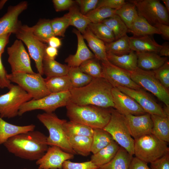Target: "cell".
Listing matches in <instances>:
<instances>
[{
	"label": "cell",
	"mask_w": 169,
	"mask_h": 169,
	"mask_svg": "<svg viewBox=\"0 0 169 169\" xmlns=\"http://www.w3.org/2000/svg\"><path fill=\"white\" fill-rule=\"evenodd\" d=\"M28 6L27 2L24 1L8 7L7 13L0 18V36L8 33L15 34L22 26L18 16Z\"/></svg>",
	"instance_id": "2e32d148"
},
{
	"label": "cell",
	"mask_w": 169,
	"mask_h": 169,
	"mask_svg": "<svg viewBox=\"0 0 169 169\" xmlns=\"http://www.w3.org/2000/svg\"><path fill=\"white\" fill-rule=\"evenodd\" d=\"M44 79L46 87L50 93L70 91L73 88L68 75L46 78Z\"/></svg>",
	"instance_id": "1f68e13d"
},
{
	"label": "cell",
	"mask_w": 169,
	"mask_h": 169,
	"mask_svg": "<svg viewBox=\"0 0 169 169\" xmlns=\"http://www.w3.org/2000/svg\"><path fill=\"white\" fill-rule=\"evenodd\" d=\"M126 3L124 0H99L96 8L104 7L117 10L121 8Z\"/></svg>",
	"instance_id": "681fc988"
},
{
	"label": "cell",
	"mask_w": 169,
	"mask_h": 169,
	"mask_svg": "<svg viewBox=\"0 0 169 169\" xmlns=\"http://www.w3.org/2000/svg\"><path fill=\"white\" fill-rule=\"evenodd\" d=\"M113 88L104 78H93L87 85L70 90V102L79 105H91L114 108L112 94Z\"/></svg>",
	"instance_id": "6da1fadb"
},
{
	"label": "cell",
	"mask_w": 169,
	"mask_h": 169,
	"mask_svg": "<svg viewBox=\"0 0 169 169\" xmlns=\"http://www.w3.org/2000/svg\"><path fill=\"white\" fill-rule=\"evenodd\" d=\"M167 143L152 134L143 136L134 139V155L146 163H150L169 151Z\"/></svg>",
	"instance_id": "5b68a950"
},
{
	"label": "cell",
	"mask_w": 169,
	"mask_h": 169,
	"mask_svg": "<svg viewBox=\"0 0 169 169\" xmlns=\"http://www.w3.org/2000/svg\"><path fill=\"white\" fill-rule=\"evenodd\" d=\"M68 137L71 146L76 154L85 156L90 154L92 137L78 136Z\"/></svg>",
	"instance_id": "4dcf8cb0"
},
{
	"label": "cell",
	"mask_w": 169,
	"mask_h": 169,
	"mask_svg": "<svg viewBox=\"0 0 169 169\" xmlns=\"http://www.w3.org/2000/svg\"><path fill=\"white\" fill-rule=\"evenodd\" d=\"M133 156L120 147L114 157L98 169H129Z\"/></svg>",
	"instance_id": "f546056e"
},
{
	"label": "cell",
	"mask_w": 169,
	"mask_h": 169,
	"mask_svg": "<svg viewBox=\"0 0 169 169\" xmlns=\"http://www.w3.org/2000/svg\"><path fill=\"white\" fill-rule=\"evenodd\" d=\"M23 169H27V168H24Z\"/></svg>",
	"instance_id": "94428289"
},
{
	"label": "cell",
	"mask_w": 169,
	"mask_h": 169,
	"mask_svg": "<svg viewBox=\"0 0 169 169\" xmlns=\"http://www.w3.org/2000/svg\"><path fill=\"white\" fill-rule=\"evenodd\" d=\"M107 58L111 63L124 70L132 71L137 67V56L135 52L131 50L129 53L117 55L107 53Z\"/></svg>",
	"instance_id": "d4e9b609"
},
{
	"label": "cell",
	"mask_w": 169,
	"mask_h": 169,
	"mask_svg": "<svg viewBox=\"0 0 169 169\" xmlns=\"http://www.w3.org/2000/svg\"><path fill=\"white\" fill-rule=\"evenodd\" d=\"M69 91L58 93H51L38 100L32 99L20 107L18 115L37 110H44L45 113H53L59 108L66 106L70 101Z\"/></svg>",
	"instance_id": "ba28073f"
},
{
	"label": "cell",
	"mask_w": 169,
	"mask_h": 169,
	"mask_svg": "<svg viewBox=\"0 0 169 169\" xmlns=\"http://www.w3.org/2000/svg\"><path fill=\"white\" fill-rule=\"evenodd\" d=\"M7 50L8 55V62L12 73H35L31 67L30 56L21 41L16 40L11 46L7 48Z\"/></svg>",
	"instance_id": "4fadbf2b"
},
{
	"label": "cell",
	"mask_w": 169,
	"mask_h": 169,
	"mask_svg": "<svg viewBox=\"0 0 169 169\" xmlns=\"http://www.w3.org/2000/svg\"><path fill=\"white\" fill-rule=\"evenodd\" d=\"M112 94L114 108L121 114L139 115L146 113L135 100L117 88H113Z\"/></svg>",
	"instance_id": "ac0fdd59"
},
{
	"label": "cell",
	"mask_w": 169,
	"mask_h": 169,
	"mask_svg": "<svg viewBox=\"0 0 169 169\" xmlns=\"http://www.w3.org/2000/svg\"><path fill=\"white\" fill-rule=\"evenodd\" d=\"M33 34L41 42L47 43L49 39L54 36L52 27L51 20L41 19L37 23L31 27Z\"/></svg>",
	"instance_id": "d6a6232c"
},
{
	"label": "cell",
	"mask_w": 169,
	"mask_h": 169,
	"mask_svg": "<svg viewBox=\"0 0 169 169\" xmlns=\"http://www.w3.org/2000/svg\"><path fill=\"white\" fill-rule=\"evenodd\" d=\"M11 33H8L0 36V55L4 52L5 47L9 42Z\"/></svg>",
	"instance_id": "11a10c76"
},
{
	"label": "cell",
	"mask_w": 169,
	"mask_h": 169,
	"mask_svg": "<svg viewBox=\"0 0 169 169\" xmlns=\"http://www.w3.org/2000/svg\"><path fill=\"white\" fill-rule=\"evenodd\" d=\"M114 140L91 157L90 161L99 168L107 163L115 156L120 147Z\"/></svg>",
	"instance_id": "484cf974"
},
{
	"label": "cell",
	"mask_w": 169,
	"mask_h": 169,
	"mask_svg": "<svg viewBox=\"0 0 169 169\" xmlns=\"http://www.w3.org/2000/svg\"><path fill=\"white\" fill-rule=\"evenodd\" d=\"M51 23L54 36L64 37L66 30L69 26L68 13L61 17L51 20Z\"/></svg>",
	"instance_id": "ee69618b"
},
{
	"label": "cell",
	"mask_w": 169,
	"mask_h": 169,
	"mask_svg": "<svg viewBox=\"0 0 169 169\" xmlns=\"http://www.w3.org/2000/svg\"><path fill=\"white\" fill-rule=\"evenodd\" d=\"M58 52L57 49L49 46L46 48L45 55L50 59H55L58 54Z\"/></svg>",
	"instance_id": "9f6ffc18"
},
{
	"label": "cell",
	"mask_w": 169,
	"mask_h": 169,
	"mask_svg": "<svg viewBox=\"0 0 169 169\" xmlns=\"http://www.w3.org/2000/svg\"><path fill=\"white\" fill-rule=\"evenodd\" d=\"M137 56V67L146 71H153L162 65L168 60L153 52H136Z\"/></svg>",
	"instance_id": "7402d4cb"
},
{
	"label": "cell",
	"mask_w": 169,
	"mask_h": 169,
	"mask_svg": "<svg viewBox=\"0 0 169 169\" xmlns=\"http://www.w3.org/2000/svg\"><path fill=\"white\" fill-rule=\"evenodd\" d=\"M74 155L55 146L49 147L46 152L36 161L38 169H61L64 162L73 159Z\"/></svg>",
	"instance_id": "e0dca14e"
},
{
	"label": "cell",
	"mask_w": 169,
	"mask_h": 169,
	"mask_svg": "<svg viewBox=\"0 0 169 169\" xmlns=\"http://www.w3.org/2000/svg\"><path fill=\"white\" fill-rule=\"evenodd\" d=\"M99 60L95 58L88 59L79 67L84 73L93 78L104 77L102 69Z\"/></svg>",
	"instance_id": "b9f144b4"
},
{
	"label": "cell",
	"mask_w": 169,
	"mask_h": 169,
	"mask_svg": "<svg viewBox=\"0 0 169 169\" xmlns=\"http://www.w3.org/2000/svg\"><path fill=\"white\" fill-rule=\"evenodd\" d=\"M90 161L82 162H75L70 160L64 162L61 169H98Z\"/></svg>",
	"instance_id": "bcb514c9"
},
{
	"label": "cell",
	"mask_w": 169,
	"mask_h": 169,
	"mask_svg": "<svg viewBox=\"0 0 169 169\" xmlns=\"http://www.w3.org/2000/svg\"><path fill=\"white\" fill-rule=\"evenodd\" d=\"M130 48L135 52H153L158 54L162 46L150 35L129 37Z\"/></svg>",
	"instance_id": "44dd1931"
},
{
	"label": "cell",
	"mask_w": 169,
	"mask_h": 169,
	"mask_svg": "<svg viewBox=\"0 0 169 169\" xmlns=\"http://www.w3.org/2000/svg\"><path fill=\"white\" fill-rule=\"evenodd\" d=\"M99 1V0H76L75 2L79 6L81 13L86 15L96 8Z\"/></svg>",
	"instance_id": "7dc6e473"
},
{
	"label": "cell",
	"mask_w": 169,
	"mask_h": 169,
	"mask_svg": "<svg viewBox=\"0 0 169 169\" xmlns=\"http://www.w3.org/2000/svg\"><path fill=\"white\" fill-rule=\"evenodd\" d=\"M136 7L138 14L151 25H169V13L159 0H133L129 1Z\"/></svg>",
	"instance_id": "8fae6325"
},
{
	"label": "cell",
	"mask_w": 169,
	"mask_h": 169,
	"mask_svg": "<svg viewBox=\"0 0 169 169\" xmlns=\"http://www.w3.org/2000/svg\"><path fill=\"white\" fill-rule=\"evenodd\" d=\"M128 32L132 33L133 36L134 37L151 36L154 34L161 35L157 28L150 24L144 18L139 15L128 29Z\"/></svg>",
	"instance_id": "f1b7e54d"
},
{
	"label": "cell",
	"mask_w": 169,
	"mask_h": 169,
	"mask_svg": "<svg viewBox=\"0 0 169 169\" xmlns=\"http://www.w3.org/2000/svg\"><path fill=\"white\" fill-rule=\"evenodd\" d=\"M69 16V26L75 27L83 34L89 25L91 23L88 18L82 14L79 8L75 5H73L67 13Z\"/></svg>",
	"instance_id": "836d02e7"
},
{
	"label": "cell",
	"mask_w": 169,
	"mask_h": 169,
	"mask_svg": "<svg viewBox=\"0 0 169 169\" xmlns=\"http://www.w3.org/2000/svg\"><path fill=\"white\" fill-rule=\"evenodd\" d=\"M157 28L165 39H169V26L162 23H157L154 25Z\"/></svg>",
	"instance_id": "db71d44e"
},
{
	"label": "cell",
	"mask_w": 169,
	"mask_h": 169,
	"mask_svg": "<svg viewBox=\"0 0 169 169\" xmlns=\"http://www.w3.org/2000/svg\"><path fill=\"white\" fill-rule=\"evenodd\" d=\"M129 72L134 82L142 88L151 93L163 103L166 107L169 108V90L161 84L153 71L145 70L137 67Z\"/></svg>",
	"instance_id": "30bf717a"
},
{
	"label": "cell",
	"mask_w": 169,
	"mask_h": 169,
	"mask_svg": "<svg viewBox=\"0 0 169 169\" xmlns=\"http://www.w3.org/2000/svg\"><path fill=\"white\" fill-rule=\"evenodd\" d=\"M150 164L151 169H169V151Z\"/></svg>",
	"instance_id": "c3c4849f"
},
{
	"label": "cell",
	"mask_w": 169,
	"mask_h": 169,
	"mask_svg": "<svg viewBox=\"0 0 169 169\" xmlns=\"http://www.w3.org/2000/svg\"><path fill=\"white\" fill-rule=\"evenodd\" d=\"M129 169H151L147 163L136 157L133 158Z\"/></svg>",
	"instance_id": "f5cc1de1"
},
{
	"label": "cell",
	"mask_w": 169,
	"mask_h": 169,
	"mask_svg": "<svg viewBox=\"0 0 169 169\" xmlns=\"http://www.w3.org/2000/svg\"><path fill=\"white\" fill-rule=\"evenodd\" d=\"M162 47L160 50L159 53L161 56H169V45L168 42H166L162 45Z\"/></svg>",
	"instance_id": "680465c9"
},
{
	"label": "cell",
	"mask_w": 169,
	"mask_h": 169,
	"mask_svg": "<svg viewBox=\"0 0 169 169\" xmlns=\"http://www.w3.org/2000/svg\"><path fill=\"white\" fill-rule=\"evenodd\" d=\"M115 13L123 21L128 29L138 16L136 6L131 3L126 2L121 8L116 10Z\"/></svg>",
	"instance_id": "ab89813d"
},
{
	"label": "cell",
	"mask_w": 169,
	"mask_h": 169,
	"mask_svg": "<svg viewBox=\"0 0 169 169\" xmlns=\"http://www.w3.org/2000/svg\"><path fill=\"white\" fill-rule=\"evenodd\" d=\"M106 25L112 31L116 40L127 34L128 29L126 25L117 15L115 14L107 18L102 22Z\"/></svg>",
	"instance_id": "74e56055"
},
{
	"label": "cell",
	"mask_w": 169,
	"mask_h": 169,
	"mask_svg": "<svg viewBox=\"0 0 169 169\" xmlns=\"http://www.w3.org/2000/svg\"><path fill=\"white\" fill-rule=\"evenodd\" d=\"M116 88L135 100L146 113L167 116L163 108L142 88L134 89L120 86Z\"/></svg>",
	"instance_id": "9a60e30c"
},
{
	"label": "cell",
	"mask_w": 169,
	"mask_h": 169,
	"mask_svg": "<svg viewBox=\"0 0 169 169\" xmlns=\"http://www.w3.org/2000/svg\"><path fill=\"white\" fill-rule=\"evenodd\" d=\"M15 34L18 39L26 45L38 73L43 75L42 62L47 44L37 38L33 34L31 27L26 25H22Z\"/></svg>",
	"instance_id": "7c38bea8"
},
{
	"label": "cell",
	"mask_w": 169,
	"mask_h": 169,
	"mask_svg": "<svg viewBox=\"0 0 169 169\" xmlns=\"http://www.w3.org/2000/svg\"><path fill=\"white\" fill-rule=\"evenodd\" d=\"M47 43L49 46L57 49L59 48L62 45L61 39L55 36L51 37L48 40Z\"/></svg>",
	"instance_id": "6f0895ef"
},
{
	"label": "cell",
	"mask_w": 169,
	"mask_h": 169,
	"mask_svg": "<svg viewBox=\"0 0 169 169\" xmlns=\"http://www.w3.org/2000/svg\"><path fill=\"white\" fill-rule=\"evenodd\" d=\"M9 91L0 95V117L11 118L18 115L21 106L32 96L18 85L12 84Z\"/></svg>",
	"instance_id": "9c48e42d"
},
{
	"label": "cell",
	"mask_w": 169,
	"mask_h": 169,
	"mask_svg": "<svg viewBox=\"0 0 169 169\" xmlns=\"http://www.w3.org/2000/svg\"><path fill=\"white\" fill-rule=\"evenodd\" d=\"M155 77L161 84L169 90V62L167 60L161 66L153 71Z\"/></svg>",
	"instance_id": "f6af8a7d"
},
{
	"label": "cell",
	"mask_w": 169,
	"mask_h": 169,
	"mask_svg": "<svg viewBox=\"0 0 169 169\" xmlns=\"http://www.w3.org/2000/svg\"><path fill=\"white\" fill-rule=\"evenodd\" d=\"M165 4V7L167 11L168 12H169V0H162Z\"/></svg>",
	"instance_id": "91938a15"
},
{
	"label": "cell",
	"mask_w": 169,
	"mask_h": 169,
	"mask_svg": "<svg viewBox=\"0 0 169 169\" xmlns=\"http://www.w3.org/2000/svg\"><path fill=\"white\" fill-rule=\"evenodd\" d=\"M73 31L77 38V50L74 54L68 57L65 59V62L69 67H78L85 61L95 57L87 47L82 34L77 29H74Z\"/></svg>",
	"instance_id": "ffe728a7"
},
{
	"label": "cell",
	"mask_w": 169,
	"mask_h": 169,
	"mask_svg": "<svg viewBox=\"0 0 169 169\" xmlns=\"http://www.w3.org/2000/svg\"><path fill=\"white\" fill-rule=\"evenodd\" d=\"M82 34L95 58L101 61L107 60L105 43L94 34L88 27Z\"/></svg>",
	"instance_id": "cb8c5ba5"
},
{
	"label": "cell",
	"mask_w": 169,
	"mask_h": 169,
	"mask_svg": "<svg viewBox=\"0 0 169 169\" xmlns=\"http://www.w3.org/2000/svg\"><path fill=\"white\" fill-rule=\"evenodd\" d=\"M7 77L11 82L17 84L30 95L33 99L38 100L51 93L46 87L44 78L38 73H11Z\"/></svg>",
	"instance_id": "52a82bcc"
},
{
	"label": "cell",
	"mask_w": 169,
	"mask_h": 169,
	"mask_svg": "<svg viewBox=\"0 0 169 169\" xmlns=\"http://www.w3.org/2000/svg\"><path fill=\"white\" fill-rule=\"evenodd\" d=\"M37 117L49 131V136L47 138L48 146H57L66 152L76 154L64 130V125L66 120L59 119L54 113L38 114Z\"/></svg>",
	"instance_id": "277c9868"
},
{
	"label": "cell",
	"mask_w": 169,
	"mask_h": 169,
	"mask_svg": "<svg viewBox=\"0 0 169 169\" xmlns=\"http://www.w3.org/2000/svg\"><path fill=\"white\" fill-rule=\"evenodd\" d=\"M91 152L94 154L109 144L113 139L111 135L103 129H93Z\"/></svg>",
	"instance_id": "e575fe53"
},
{
	"label": "cell",
	"mask_w": 169,
	"mask_h": 169,
	"mask_svg": "<svg viewBox=\"0 0 169 169\" xmlns=\"http://www.w3.org/2000/svg\"><path fill=\"white\" fill-rule=\"evenodd\" d=\"M1 57L0 55V88H7L9 89L12 84L8 78V74L3 64Z\"/></svg>",
	"instance_id": "f907efd6"
},
{
	"label": "cell",
	"mask_w": 169,
	"mask_h": 169,
	"mask_svg": "<svg viewBox=\"0 0 169 169\" xmlns=\"http://www.w3.org/2000/svg\"><path fill=\"white\" fill-rule=\"evenodd\" d=\"M107 53L120 55L129 53L131 50L129 37L127 34L109 43H105Z\"/></svg>",
	"instance_id": "d590c367"
},
{
	"label": "cell",
	"mask_w": 169,
	"mask_h": 169,
	"mask_svg": "<svg viewBox=\"0 0 169 169\" xmlns=\"http://www.w3.org/2000/svg\"><path fill=\"white\" fill-rule=\"evenodd\" d=\"M52 2L55 11L60 12L69 10L74 4L72 0H53Z\"/></svg>",
	"instance_id": "816d5d0a"
},
{
	"label": "cell",
	"mask_w": 169,
	"mask_h": 169,
	"mask_svg": "<svg viewBox=\"0 0 169 169\" xmlns=\"http://www.w3.org/2000/svg\"><path fill=\"white\" fill-rule=\"evenodd\" d=\"M116 10L106 7H100L96 8L85 15L91 23H100L115 15Z\"/></svg>",
	"instance_id": "7bdbcfd3"
},
{
	"label": "cell",
	"mask_w": 169,
	"mask_h": 169,
	"mask_svg": "<svg viewBox=\"0 0 169 169\" xmlns=\"http://www.w3.org/2000/svg\"><path fill=\"white\" fill-rule=\"evenodd\" d=\"M87 27L94 34L105 43H110L115 40L112 31L102 23H91Z\"/></svg>",
	"instance_id": "60d3db41"
},
{
	"label": "cell",
	"mask_w": 169,
	"mask_h": 169,
	"mask_svg": "<svg viewBox=\"0 0 169 169\" xmlns=\"http://www.w3.org/2000/svg\"><path fill=\"white\" fill-rule=\"evenodd\" d=\"M47 137L42 132L33 131L16 135L3 144L15 156L29 161H37L46 152Z\"/></svg>",
	"instance_id": "7a4b0ae2"
},
{
	"label": "cell",
	"mask_w": 169,
	"mask_h": 169,
	"mask_svg": "<svg viewBox=\"0 0 169 169\" xmlns=\"http://www.w3.org/2000/svg\"><path fill=\"white\" fill-rule=\"evenodd\" d=\"M111 117L104 129L112 136L113 140L130 155H134V140L132 137L124 115L111 108Z\"/></svg>",
	"instance_id": "8992f818"
},
{
	"label": "cell",
	"mask_w": 169,
	"mask_h": 169,
	"mask_svg": "<svg viewBox=\"0 0 169 169\" xmlns=\"http://www.w3.org/2000/svg\"><path fill=\"white\" fill-rule=\"evenodd\" d=\"M43 74L46 78L67 75L69 67L48 57L45 55L42 62Z\"/></svg>",
	"instance_id": "83f0119b"
},
{
	"label": "cell",
	"mask_w": 169,
	"mask_h": 169,
	"mask_svg": "<svg viewBox=\"0 0 169 169\" xmlns=\"http://www.w3.org/2000/svg\"><path fill=\"white\" fill-rule=\"evenodd\" d=\"M35 128V125L32 124L24 126L12 124L0 117V145L16 135L34 131Z\"/></svg>",
	"instance_id": "603a6c76"
},
{
	"label": "cell",
	"mask_w": 169,
	"mask_h": 169,
	"mask_svg": "<svg viewBox=\"0 0 169 169\" xmlns=\"http://www.w3.org/2000/svg\"><path fill=\"white\" fill-rule=\"evenodd\" d=\"M64 128L68 136H78L92 137L93 136V129L80 123L66 121Z\"/></svg>",
	"instance_id": "8d00e7d4"
},
{
	"label": "cell",
	"mask_w": 169,
	"mask_h": 169,
	"mask_svg": "<svg viewBox=\"0 0 169 169\" xmlns=\"http://www.w3.org/2000/svg\"><path fill=\"white\" fill-rule=\"evenodd\" d=\"M132 137L134 139L151 134L153 126L151 115L148 113L124 115Z\"/></svg>",
	"instance_id": "d6986e66"
},
{
	"label": "cell",
	"mask_w": 169,
	"mask_h": 169,
	"mask_svg": "<svg viewBox=\"0 0 169 169\" xmlns=\"http://www.w3.org/2000/svg\"><path fill=\"white\" fill-rule=\"evenodd\" d=\"M67 75L74 88L83 87L89 83L93 78L83 72L79 67H69Z\"/></svg>",
	"instance_id": "f35d334b"
},
{
	"label": "cell",
	"mask_w": 169,
	"mask_h": 169,
	"mask_svg": "<svg viewBox=\"0 0 169 169\" xmlns=\"http://www.w3.org/2000/svg\"><path fill=\"white\" fill-rule=\"evenodd\" d=\"M153 126L151 134L159 139L169 142V116L151 115Z\"/></svg>",
	"instance_id": "4316f807"
},
{
	"label": "cell",
	"mask_w": 169,
	"mask_h": 169,
	"mask_svg": "<svg viewBox=\"0 0 169 169\" xmlns=\"http://www.w3.org/2000/svg\"><path fill=\"white\" fill-rule=\"evenodd\" d=\"M66 107L67 115L70 121L83 124L93 129H103L111 117V108L79 105L70 102Z\"/></svg>",
	"instance_id": "3957f363"
},
{
	"label": "cell",
	"mask_w": 169,
	"mask_h": 169,
	"mask_svg": "<svg viewBox=\"0 0 169 169\" xmlns=\"http://www.w3.org/2000/svg\"><path fill=\"white\" fill-rule=\"evenodd\" d=\"M103 77L113 86H121L129 88H142L131 79L129 71L113 64L108 60L101 61Z\"/></svg>",
	"instance_id": "5bb4252c"
}]
</instances>
